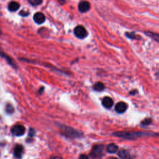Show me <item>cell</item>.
Listing matches in <instances>:
<instances>
[{
  "label": "cell",
  "instance_id": "cell-14",
  "mask_svg": "<svg viewBox=\"0 0 159 159\" xmlns=\"http://www.w3.org/2000/svg\"><path fill=\"white\" fill-rule=\"evenodd\" d=\"M107 152L111 153H116L118 150V147L114 144H110L107 146Z\"/></svg>",
  "mask_w": 159,
  "mask_h": 159
},
{
  "label": "cell",
  "instance_id": "cell-25",
  "mask_svg": "<svg viewBox=\"0 0 159 159\" xmlns=\"http://www.w3.org/2000/svg\"><path fill=\"white\" fill-rule=\"evenodd\" d=\"M112 159H118L117 158H112Z\"/></svg>",
  "mask_w": 159,
  "mask_h": 159
},
{
  "label": "cell",
  "instance_id": "cell-12",
  "mask_svg": "<svg viewBox=\"0 0 159 159\" xmlns=\"http://www.w3.org/2000/svg\"><path fill=\"white\" fill-rule=\"evenodd\" d=\"M144 33H145V34L146 36L151 37L155 41L159 43V34L151 32V31H146V32H144Z\"/></svg>",
  "mask_w": 159,
  "mask_h": 159
},
{
  "label": "cell",
  "instance_id": "cell-5",
  "mask_svg": "<svg viewBox=\"0 0 159 159\" xmlns=\"http://www.w3.org/2000/svg\"><path fill=\"white\" fill-rule=\"evenodd\" d=\"M26 131L25 127L22 125L17 124L13 126L11 129V132L16 136H21L25 134Z\"/></svg>",
  "mask_w": 159,
  "mask_h": 159
},
{
  "label": "cell",
  "instance_id": "cell-18",
  "mask_svg": "<svg viewBox=\"0 0 159 159\" xmlns=\"http://www.w3.org/2000/svg\"><path fill=\"white\" fill-rule=\"evenodd\" d=\"M28 2L32 6H38L42 3V1L41 0H29Z\"/></svg>",
  "mask_w": 159,
  "mask_h": 159
},
{
  "label": "cell",
  "instance_id": "cell-10",
  "mask_svg": "<svg viewBox=\"0 0 159 159\" xmlns=\"http://www.w3.org/2000/svg\"><path fill=\"white\" fill-rule=\"evenodd\" d=\"M23 151H24V148L22 146L17 145L15 147V148H14V157L18 159L21 158L22 153H23Z\"/></svg>",
  "mask_w": 159,
  "mask_h": 159
},
{
  "label": "cell",
  "instance_id": "cell-23",
  "mask_svg": "<svg viewBox=\"0 0 159 159\" xmlns=\"http://www.w3.org/2000/svg\"><path fill=\"white\" fill-rule=\"evenodd\" d=\"M79 159H89V158L87 157V155H84V154H83V155H81L80 156Z\"/></svg>",
  "mask_w": 159,
  "mask_h": 159
},
{
  "label": "cell",
  "instance_id": "cell-1",
  "mask_svg": "<svg viewBox=\"0 0 159 159\" xmlns=\"http://www.w3.org/2000/svg\"><path fill=\"white\" fill-rule=\"evenodd\" d=\"M114 136L127 139H135L146 136H152L151 133L144 132H132V131H118L113 134Z\"/></svg>",
  "mask_w": 159,
  "mask_h": 159
},
{
  "label": "cell",
  "instance_id": "cell-13",
  "mask_svg": "<svg viewBox=\"0 0 159 159\" xmlns=\"http://www.w3.org/2000/svg\"><path fill=\"white\" fill-rule=\"evenodd\" d=\"M118 155L122 159H131V155H130L129 152L124 149H121L119 152Z\"/></svg>",
  "mask_w": 159,
  "mask_h": 159
},
{
  "label": "cell",
  "instance_id": "cell-2",
  "mask_svg": "<svg viewBox=\"0 0 159 159\" xmlns=\"http://www.w3.org/2000/svg\"><path fill=\"white\" fill-rule=\"evenodd\" d=\"M59 127H60L62 131L63 132V133L64 134V135L65 136L70 137H74V138H76V137H80L82 134H81L80 132L76 131V130L71 128L69 126H66L63 125V126H59Z\"/></svg>",
  "mask_w": 159,
  "mask_h": 159
},
{
  "label": "cell",
  "instance_id": "cell-4",
  "mask_svg": "<svg viewBox=\"0 0 159 159\" xmlns=\"http://www.w3.org/2000/svg\"><path fill=\"white\" fill-rule=\"evenodd\" d=\"M104 150V146L103 145L95 146L91 151V157L92 158H98L102 155Z\"/></svg>",
  "mask_w": 159,
  "mask_h": 159
},
{
  "label": "cell",
  "instance_id": "cell-19",
  "mask_svg": "<svg viewBox=\"0 0 159 159\" xmlns=\"http://www.w3.org/2000/svg\"><path fill=\"white\" fill-rule=\"evenodd\" d=\"M152 122V120L151 118H147L145 119L141 122V125L142 126H148V125H150Z\"/></svg>",
  "mask_w": 159,
  "mask_h": 159
},
{
  "label": "cell",
  "instance_id": "cell-20",
  "mask_svg": "<svg viewBox=\"0 0 159 159\" xmlns=\"http://www.w3.org/2000/svg\"><path fill=\"white\" fill-rule=\"evenodd\" d=\"M126 36L128 38L131 39H137V36L135 34L134 32H126Z\"/></svg>",
  "mask_w": 159,
  "mask_h": 159
},
{
  "label": "cell",
  "instance_id": "cell-22",
  "mask_svg": "<svg viewBox=\"0 0 159 159\" xmlns=\"http://www.w3.org/2000/svg\"><path fill=\"white\" fill-rule=\"evenodd\" d=\"M35 134H36V132L33 129H29V136L33 137L35 135Z\"/></svg>",
  "mask_w": 159,
  "mask_h": 159
},
{
  "label": "cell",
  "instance_id": "cell-11",
  "mask_svg": "<svg viewBox=\"0 0 159 159\" xmlns=\"http://www.w3.org/2000/svg\"><path fill=\"white\" fill-rule=\"evenodd\" d=\"M19 7H20V4L16 1H11L9 3L8 6L9 11H10L11 12H14L17 11L19 8Z\"/></svg>",
  "mask_w": 159,
  "mask_h": 159
},
{
  "label": "cell",
  "instance_id": "cell-6",
  "mask_svg": "<svg viewBox=\"0 0 159 159\" xmlns=\"http://www.w3.org/2000/svg\"><path fill=\"white\" fill-rule=\"evenodd\" d=\"M33 19L34 22L38 25H41V24L44 23L46 21V16L42 13H36L33 16Z\"/></svg>",
  "mask_w": 159,
  "mask_h": 159
},
{
  "label": "cell",
  "instance_id": "cell-16",
  "mask_svg": "<svg viewBox=\"0 0 159 159\" xmlns=\"http://www.w3.org/2000/svg\"><path fill=\"white\" fill-rule=\"evenodd\" d=\"M1 56H2L3 57H4V59H5V60H6L7 62H8V63L9 65H11V66H13V67H14V68H15V67H16V65H14V62H13V60L11 59L10 57H9V56H8L6 54H4L3 52H2Z\"/></svg>",
  "mask_w": 159,
  "mask_h": 159
},
{
  "label": "cell",
  "instance_id": "cell-24",
  "mask_svg": "<svg viewBox=\"0 0 159 159\" xmlns=\"http://www.w3.org/2000/svg\"><path fill=\"white\" fill-rule=\"evenodd\" d=\"M129 93L131 94V95H135L136 93H137V91L136 90H133V91H131V92H130Z\"/></svg>",
  "mask_w": 159,
  "mask_h": 159
},
{
  "label": "cell",
  "instance_id": "cell-3",
  "mask_svg": "<svg viewBox=\"0 0 159 159\" xmlns=\"http://www.w3.org/2000/svg\"><path fill=\"white\" fill-rule=\"evenodd\" d=\"M74 34L76 37H77L81 39H85L88 36V32L86 30V29L83 26H77L74 29Z\"/></svg>",
  "mask_w": 159,
  "mask_h": 159
},
{
  "label": "cell",
  "instance_id": "cell-9",
  "mask_svg": "<svg viewBox=\"0 0 159 159\" xmlns=\"http://www.w3.org/2000/svg\"><path fill=\"white\" fill-rule=\"evenodd\" d=\"M102 104L103 106L107 109L111 108V107L114 104L113 100L111 98L108 97V96H106L102 100Z\"/></svg>",
  "mask_w": 159,
  "mask_h": 159
},
{
  "label": "cell",
  "instance_id": "cell-17",
  "mask_svg": "<svg viewBox=\"0 0 159 159\" xmlns=\"http://www.w3.org/2000/svg\"><path fill=\"white\" fill-rule=\"evenodd\" d=\"M6 111L8 114H12L14 111V109L11 104H8L6 106Z\"/></svg>",
  "mask_w": 159,
  "mask_h": 159
},
{
  "label": "cell",
  "instance_id": "cell-15",
  "mask_svg": "<svg viewBox=\"0 0 159 159\" xmlns=\"http://www.w3.org/2000/svg\"><path fill=\"white\" fill-rule=\"evenodd\" d=\"M104 88H105V86L102 82L96 83L93 86V89L95 91H102L104 90Z\"/></svg>",
  "mask_w": 159,
  "mask_h": 159
},
{
  "label": "cell",
  "instance_id": "cell-21",
  "mask_svg": "<svg viewBox=\"0 0 159 159\" xmlns=\"http://www.w3.org/2000/svg\"><path fill=\"white\" fill-rule=\"evenodd\" d=\"M19 14L22 16H27L29 14V13L28 11H25L24 10H22L20 13H19Z\"/></svg>",
  "mask_w": 159,
  "mask_h": 159
},
{
  "label": "cell",
  "instance_id": "cell-8",
  "mask_svg": "<svg viewBox=\"0 0 159 159\" xmlns=\"http://www.w3.org/2000/svg\"><path fill=\"white\" fill-rule=\"evenodd\" d=\"M90 3L88 1H81L78 4V10L81 13H86L90 10Z\"/></svg>",
  "mask_w": 159,
  "mask_h": 159
},
{
  "label": "cell",
  "instance_id": "cell-7",
  "mask_svg": "<svg viewBox=\"0 0 159 159\" xmlns=\"http://www.w3.org/2000/svg\"><path fill=\"white\" fill-rule=\"evenodd\" d=\"M127 108V104L124 102H119L115 106V111L119 114L124 113Z\"/></svg>",
  "mask_w": 159,
  "mask_h": 159
}]
</instances>
